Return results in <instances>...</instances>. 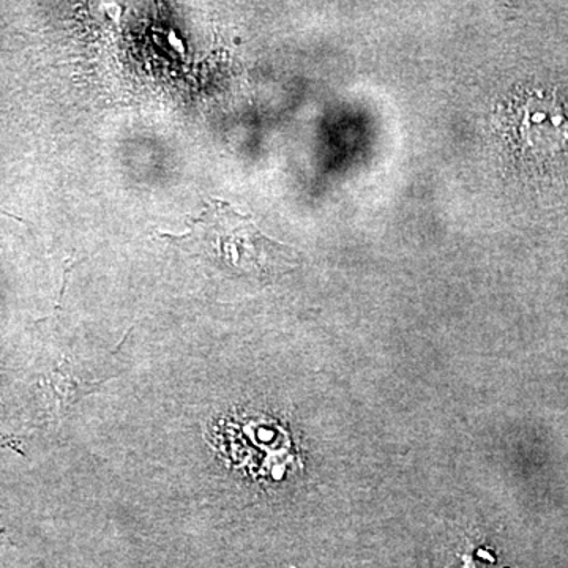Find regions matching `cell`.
Masks as SVG:
<instances>
[{
    "label": "cell",
    "instance_id": "1",
    "mask_svg": "<svg viewBox=\"0 0 568 568\" xmlns=\"http://www.w3.org/2000/svg\"><path fill=\"white\" fill-rule=\"evenodd\" d=\"M162 237L226 275L265 276L290 268L298 261L293 246L267 237L252 216L220 200H212L189 223L186 233L162 234Z\"/></svg>",
    "mask_w": 568,
    "mask_h": 568
}]
</instances>
